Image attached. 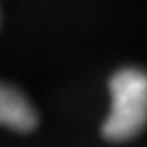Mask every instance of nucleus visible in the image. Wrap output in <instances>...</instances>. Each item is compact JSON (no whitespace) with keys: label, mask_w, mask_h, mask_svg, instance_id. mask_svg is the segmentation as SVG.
Listing matches in <instances>:
<instances>
[{"label":"nucleus","mask_w":147,"mask_h":147,"mask_svg":"<svg viewBox=\"0 0 147 147\" xmlns=\"http://www.w3.org/2000/svg\"><path fill=\"white\" fill-rule=\"evenodd\" d=\"M0 125L18 133H29L37 127V113L31 102L6 84H0Z\"/></svg>","instance_id":"f03ea898"},{"label":"nucleus","mask_w":147,"mask_h":147,"mask_svg":"<svg viewBox=\"0 0 147 147\" xmlns=\"http://www.w3.org/2000/svg\"><path fill=\"white\" fill-rule=\"evenodd\" d=\"M113 106L102 125L108 141H129L147 125V74L137 67L119 69L108 82Z\"/></svg>","instance_id":"f257e3e1"}]
</instances>
